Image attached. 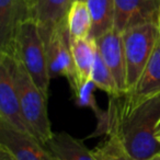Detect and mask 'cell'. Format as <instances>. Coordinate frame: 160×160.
I'll use <instances>...</instances> for the list:
<instances>
[{"mask_svg": "<svg viewBox=\"0 0 160 160\" xmlns=\"http://www.w3.org/2000/svg\"><path fill=\"white\" fill-rule=\"evenodd\" d=\"M94 41L99 54L115 80L120 93H126L127 72L123 35L113 29Z\"/></svg>", "mask_w": 160, "mask_h": 160, "instance_id": "9", "label": "cell"}, {"mask_svg": "<svg viewBox=\"0 0 160 160\" xmlns=\"http://www.w3.org/2000/svg\"><path fill=\"white\" fill-rule=\"evenodd\" d=\"M97 86L92 80H89L83 85L79 86L73 91V99H75L76 105L79 108H88L90 109L98 118V125L97 131L92 136H100L102 134H107L108 128V111L102 110L98 105L94 97Z\"/></svg>", "mask_w": 160, "mask_h": 160, "instance_id": "17", "label": "cell"}, {"mask_svg": "<svg viewBox=\"0 0 160 160\" xmlns=\"http://www.w3.org/2000/svg\"><path fill=\"white\" fill-rule=\"evenodd\" d=\"M114 29L121 34L146 23L159 25L160 0H114Z\"/></svg>", "mask_w": 160, "mask_h": 160, "instance_id": "8", "label": "cell"}, {"mask_svg": "<svg viewBox=\"0 0 160 160\" xmlns=\"http://www.w3.org/2000/svg\"><path fill=\"white\" fill-rule=\"evenodd\" d=\"M0 144L5 145L18 160H57L36 138L0 121Z\"/></svg>", "mask_w": 160, "mask_h": 160, "instance_id": "10", "label": "cell"}, {"mask_svg": "<svg viewBox=\"0 0 160 160\" xmlns=\"http://www.w3.org/2000/svg\"><path fill=\"white\" fill-rule=\"evenodd\" d=\"M36 1H38V0H32V2H33L34 5H35V7H36Z\"/></svg>", "mask_w": 160, "mask_h": 160, "instance_id": "23", "label": "cell"}, {"mask_svg": "<svg viewBox=\"0 0 160 160\" xmlns=\"http://www.w3.org/2000/svg\"><path fill=\"white\" fill-rule=\"evenodd\" d=\"M14 79L23 121L30 134L45 146L54 135L47 114V98L41 92L25 67L17 58L14 62Z\"/></svg>", "mask_w": 160, "mask_h": 160, "instance_id": "2", "label": "cell"}, {"mask_svg": "<svg viewBox=\"0 0 160 160\" xmlns=\"http://www.w3.org/2000/svg\"><path fill=\"white\" fill-rule=\"evenodd\" d=\"M150 160H160V155L159 156H156V157H153L152 159H150Z\"/></svg>", "mask_w": 160, "mask_h": 160, "instance_id": "22", "label": "cell"}, {"mask_svg": "<svg viewBox=\"0 0 160 160\" xmlns=\"http://www.w3.org/2000/svg\"><path fill=\"white\" fill-rule=\"evenodd\" d=\"M14 56L0 53V121L18 131L30 134L21 112L14 79Z\"/></svg>", "mask_w": 160, "mask_h": 160, "instance_id": "6", "label": "cell"}, {"mask_svg": "<svg viewBox=\"0 0 160 160\" xmlns=\"http://www.w3.org/2000/svg\"><path fill=\"white\" fill-rule=\"evenodd\" d=\"M0 160H18L11 150L7 148L5 145L0 144Z\"/></svg>", "mask_w": 160, "mask_h": 160, "instance_id": "20", "label": "cell"}, {"mask_svg": "<svg viewBox=\"0 0 160 160\" xmlns=\"http://www.w3.org/2000/svg\"><path fill=\"white\" fill-rule=\"evenodd\" d=\"M107 136L115 137L133 160H150L160 155L156 127L160 121V92L133 101L127 93L110 97Z\"/></svg>", "mask_w": 160, "mask_h": 160, "instance_id": "1", "label": "cell"}, {"mask_svg": "<svg viewBox=\"0 0 160 160\" xmlns=\"http://www.w3.org/2000/svg\"><path fill=\"white\" fill-rule=\"evenodd\" d=\"M92 18L90 38L97 40L114 29L115 6L114 0H86Z\"/></svg>", "mask_w": 160, "mask_h": 160, "instance_id": "15", "label": "cell"}, {"mask_svg": "<svg viewBox=\"0 0 160 160\" xmlns=\"http://www.w3.org/2000/svg\"><path fill=\"white\" fill-rule=\"evenodd\" d=\"M156 137L160 140V121L158 122L157 127H156Z\"/></svg>", "mask_w": 160, "mask_h": 160, "instance_id": "21", "label": "cell"}, {"mask_svg": "<svg viewBox=\"0 0 160 160\" xmlns=\"http://www.w3.org/2000/svg\"><path fill=\"white\" fill-rule=\"evenodd\" d=\"M25 67L45 98H48L51 77L47 67L45 43L38 19L31 18L21 23L16 41V56Z\"/></svg>", "mask_w": 160, "mask_h": 160, "instance_id": "3", "label": "cell"}, {"mask_svg": "<svg viewBox=\"0 0 160 160\" xmlns=\"http://www.w3.org/2000/svg\"><path fill=\"white\" fill-rule=\"evenodd\" d=\"M67 27L71 40H86L90 38L92 18L87 1H73L67 14Z\"/></svg>", "mask_w": 160, "mask_h": 160, "instance_id": "16", "label": "cell"}, {"mask_svg": "<svg viewBox=\"0 0 160 160\" xmlns=\"http://www.w3.org/2000/svg\"><path fill=\"white\" fill-rule=\"evenodd\" d=\"M122 35L126 59L128 92L135 87L155 48L160 35V27L156 23H146L126 30Z\"/></svg>", "mask_w": 160, "mask_h": 160, "instance_id": "4", "label": "cell"}, {"mask_svg": "<svg viewBox=\"0 0 160 160\" xmlns=\"http://www.w3.org/2000/svg\"><path fill=\"white\" fill-rule=\"evenodd\" d=\"M159 27H160V19H159Z\"/></svg>", "mask_w": 160, "mask_h": 160, "instance_id": "24", "label": "cell"}, {"mask_svg": "<svg viewBox=\"0 0 160 160\" xmlns=\"http://www.w3.org/2000/svg\"><path fill=\"white\" fill-rule=\"evenodd\" d=\"M57 160H98L82 140L77 139L66 132L54 133L45 145Z\"/></svg>", "mask_w": 160, "mask_h": 160, "instance_id": "12", "label": "cell"}, {"mask_svg": "<svg viewBox=\"0 0 160 160\" xmlns=\"http://www.w3.org/2000/svg\"><path fill=\"white\" fill-rule=\"evenodd\" d=\"M70 46L76 72H77L78 88L79 86L91 80L92 68H93L97 51L96 41L91 38H86V40H71L70 38Z\"/></svg>", "mask_w": 160, "mask_h": 160, "instance_id": "14", "label": "cell"}, {"mask_svg": "<svg viewBox=\"0 0 160 160\" xmlns=\"http://www.w3.org/2000/svg\"><path fill=\"white\" fill-rule=\"evenodd\" d=\"M82 1H86V0H82Z\"/></svg>", "mask_w": 160, "mask_h": 160, "instance_id": "25", "label": "cell"}, {"mask_svg": "<svg viewBox=\"0 0 160 160\" xmlns=\"http://www.w3.org/2000/svg\"><path fill=\"white\" fill-rule=\"evenodd\" d=\"M160 92V35L157 40L152 53L131 91L126 92L133 101L147 99Z\"/></svg>", "mask_w": 160, "mask_h": 160, "instance_id": "11", "label": "cell"}, {"mask_svg": "<svg viewBox=\"0 0 160 160\" xmlns=\"http://www.w3.org/2000/svg\"><path fill=\"white\" fill-rule=\"evenodd\" d=\"M98 160H133L124 147L115 137L107 136V139L93 149Z\"/></svg>", "mask_w": 160, "mask_h": 160, "instance_id": "19", "label": "cell"}, {"mask_svg": "<svg viewBox=\"0 0 160 160\" xmlns=\"http://www.w3.org/2000/svg\"><path fill=\"white\" fill-rule=\"evenodd\" d=\"M91 80L94 82L98 89L107 92L109 97H115L118 94H122L118 91L115 80H114L113 76L107 67V65L104 64L98 49L96 51V58H94L93 68H92Z\"/></svg>", "mask_w": 160, "mask_h": 160, "instance_id": "18", "label": "cell"}, {"mask_svg": "<svg viewBox=\"0 0 160 160\" xmlns=\"http://www.w3.org/2000/svg\"><path fill=\"white\" fill-rule=\"evenodd\" d=\"M36 19L32 0H0V53L16 56V41L21 23Z\"/></svg>", "mask_w": 160, "mask_h": 160, "instance_id": "7", "label": "cell"}, {"mask_svg": "<svg viewBox=\"0 0 160 160\" xmlns=\"http://www.w3.org/2000/svg\"><path fill=\"white\" fill-rule=\"evenodd\" d=\"M75 0H38L36 19L43 40H46L54 29L67 21V14Z\"/></svg>", "mask_w": 160, "mask_h": 160, "instance_id": "13", "label": "cell"}, {"mask_svg": "<svg viewBox=\"0 0 160 160\" xmlns=\"http://www.w3.org/2000/svg\"><path fill=\"white\" fill-rule=\"evenodd\" d=\"M44 43L51 79L62 76L68 80L69 86L73 91L77 88V72L71 53L67 21L57 25Z\"/></svg>", "mask_w": 160, "mask_h": 160, "instance_id": "5", "label": "cell"}]
</instances>
